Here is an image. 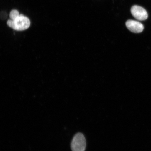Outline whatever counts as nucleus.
Segmentation results:
<instances>
[{"instance_id": "nucleus-1", "label": "nucleus", "mask_w": 151, "mask_h": 151, "mask_svg": "<svg viewBox=\"0 0 151 151\" xmlns=\"http://www.w3.org/2000/svg\"><path fill=\"white\" fill-rule=\"evenodd\" d=\"M9 27L18 31H22L28 29L30 25L29 19L22 14H20L14 20L7 21Z\"/></svg>"}, {"instance_id": "nucleus-2", "label": "nucleus", "mask_w": 151, "mask_h": 151, "mask_svg": "<svg viewBox=\"0 0 151 151\" xmlns=\"http://www.w3.org/2000/svg\"><path fill=\"white\" fill-rule=\"evenodd\" d=\"M86 146V139L83 134L81 133L76 134L71 142L72 151H85Z\"/></svg>"}, {"instance_id": "nucleus-3", "label": "nucleus", "mask_w": 151, "mask_h": 151, "mask_svg": "<svg viewBox=\"0 0 151 151\" xmlns=\"http://www.w3.org/2000/svg\"><path fill=\"white\" fill-rule=\"evenodd\" d=\"M131 14L137 19L144 21L148 18V14L143 7L138 5H134L131 9Z\"/></svg>"}, {"instance_id": "nucleus-4", "label": "nucleus", "mask_w": 151, "mask_h": 151, "mask_svg": "<svg viewBox=\"0 0 151 151\" xmlns=\"http://www.w3.org/2000/svg\"><path fill=\"white\" fill-rule=\"evenodd\" d=\"M126 25L130 31L134 33H141L144 29L143 24L137 21L128 20L126 22Z\"/></svg>"}, {"instance_id": "nucleus-5", "label": "nucleus", "mask_w": 151, "mask_h": 151, "mask_svg": "<svg viewBox=\"0 0 151 151\" xmlns=\"http://www.w3.org/2000/svg\"><path fill=\"white\" fill-rule=\"evenodd\" d=\"M20 14L17 10L14 9L11 11L10 14H9V17H10L11 20H14Z\"/></svg>"}]
</instances>
